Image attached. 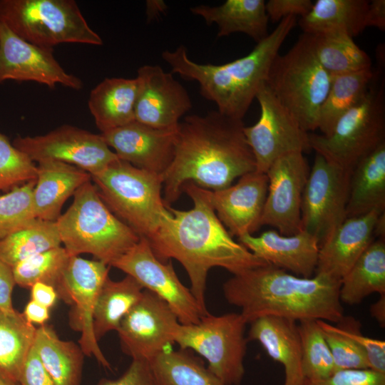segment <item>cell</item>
I'll use <instances>...</instances> for the list:
<instances>
[{
  "mask_svg": "<svg viewBox=\"0 0 385 385\" xmlns=\"http://www.w3.org/2000/svg\"><path fill=\"white\" fill-rule=\"evenodd\" d=\"M0 21L18 36L42 48L103 44L73 0H0Z\"/></svg>",
  "mask_w": 385,
  "mask_h": 385,
  "instance_id": "8",
  "label": "cell"
},
{
  "mask_svg": "<svg viewBox=\"0 0 385 385\" xmlns=\"http://www.w3.org/2000/svg\"><path fill=\"white\" fill-rule=\"evenodd\" d=\"M56 222L36 219L0 240V260L13 267L38 253L61 246Z\"/></svg>",
  "mask_w": 385,
  "mask_h": 385,
  "instance_id": "37",
  "label": "cell"
},
{
  "mask_svg": "<svg viewBox=\"0 0 385 385\" xmlns=\"http://www.w3.org/2000/svg\"><path fill=\"white\" fill-rule=\"evenodd\" d=\"M385 211V143L361 159L351 171L347 217Z\"/></svg>",
  "mask_w": 385,
  "mask_h": 385,
  "instance_id": "28",
  "label": "cell"
},
{
  "mask_svg": "<svg viewBox=\"0 0 385 385\" xmlns=\"http://www.w3.org/2000/svg\"><path fill=\"white\" fill-rule=\"evenodd\" d=\"M302 345V368L305 381L326 379L336 371L330 349L317 320L298 324Z\"/></svg>",
  "mask_w": 385,
  "mask_h": 385,
  "instance_id": "38",
  "label": "cell"
},
{
  "mask_svg": "<svg viewBox=\"0 0 385 385\" xmlns=\"http://www.w3.org/2000/svg\"><path fill=\"white\" fill-rule=\"evenodd\" d=\"M56 222L71 256L88 253L109 266L140 239L106 206L91 180L75 192L72 204Z\"/></svg>",
  "mask_w": 385,
  "mask_h": 385,
  "instance_id": "5",
  "label": "cell"
},
{
  "mask_svg": "<svg viewBox=\"0 0 385 385\" xmlns=\"http://www.w3.org/2000/svg\"><path fill=\"white\" fill-rule=\"evenodd\" d=\"M247 324L240 313L220 316L208 313L197 324H180L174 342L180 349L193 351L203 357L207 369L225 385H240L245 373Z\"/></svg>",
  "mask_w": 385,
  "mask_h": 385,
  "instance_id": "10",
  "label": "cell"
},
{
  "mask_svg": "<svg viewBox=\"0 0 385 385\" xmlns=\"http://www.w3.org/2000/svg\"><path fill=\"white\" fill-rule=\"evenodd\" d=\"M35 184L36 180L26 183L0 196V240L37 219L32 202Z\"/></svg>",
  "mask_w": 385,
  "mask_h": 385,
  "instance_id": "40",
  "label": "cell"
},
{
  "mask_svg": "<svg viewBox=\"0 0 385 385\" xmlns=\"http://www.w3.org/2000/svg\"><path fill=\"white\" fill-rule=\"evenodd\" d=\"M332 78L316 58L309 35L302 34L286 53L277 56L266 84L302 128L313 132Z\"/></svg>",
  "mask_w": 385,
  "mask_h": 385,
  "instance_id": "7",
  "label": "cell"
},
{
  "mask_svg": "<svg viewBox=\"0 0 385 385\" xmlns=\"http://www.w3.org/2000/svg\"><path fill=\"white\" fill-rule=\"evenodd\" d=\"M33 346L55 385H80L85 355L80 346L43 324L36 329Z\"/></svg>",
  "mask_w": 385,
  "mask_h": 385,
  "instance_id": "30",
  "label": "cell"
},
{
  "mask_svg": "<svg viewBox=\"0 0 385 385\" xmlns=\"http://www.w3.org/2000/svg\"><path fill=\"white\" fill-rule=\"evenodd\" d=\"M383 212L346 218L319 245L315 274L341 281L375 240L376 221Z\"/></svg>",
  "mask_w": 385,
  "mask_h": 385,
  "instance_id": "23",
  "label": "cell"
},
{
  "mask_svg": "<svg viewBox=\"0 0 385 385\" xmlns=\"http://www.w3.org/2000/svg\"><path fill=\"white\" fill-rule=\"evenodd\" d=\"M155 385H225L189 349H165L149 361Z\"/></svg>",
  "mask_w": 385,
  "mask_h": 385,
  "instance_id": "35",
  "label": "cell"
},
{
  "mask_svg": "<svg viewBox=\"0 0 385 385\" xmlns=\"http://www.w3.org/2000/svg\"><path fill=\"white\" fill-rule=\"evenodd\" d=\"M53 53V48L25 41L0 21V83L9 80L34 81L50 88L59 84L81 89L82 81L66 72Z\"/></svg>",
  "mask_w": 385,
  "mask_h": 385,
  "instance_id": "18",
  "label": "cell"
},
{
  "mask_svg": "<svg viewBox=\"0 0 385 385\" xmlns=\"http://www.w3.org/2000/svg\"><path fill=\"white\" fill-rule=\"evenodd\" d=\"M374 75L371 69L332 76L319 113L318 129L322 135H328L338 120L364 98Z\"/></svg>",
  "mask_w": 385,
  "mask_h": 385,
  "instance_id": "36",
  "label": "cell"
},
{
  "mask_svg": "<svg viewBox=\"0 0 385 385\" xmlns=\"http://www.w3.org/2000/svg\"><path fill=\"white\" fill-rule=\"evenodd\" d=\"M332 325L333 329L351 339L365 353L369 369L385 374V342L364 335L360 331V323L352 317L343 318Z\"/></svg>",
  "mask_w": 385,
  "mask_h": 385,
  "instance_id": "43",
  "label": "cell"
},
{
  "mask_svg": "<svg viewBox=\"0 0 385 385\" xmlns=\"http://www.w3.org/2000/svg\"><path fill=\"white\" fill-rule=\"evenodd\" d=\"M36 328L16 309H0V377L19 385L26 358L33 346Z\"/></svg>",
  "mask_w": 385,
  "mask_h": 385,
  "instance_id": "32",
  "label": "cell"
},
{
  "mask_svg": "<svg viewBox=\"0 0 385 385\" xmlns=\"http://www.w3.org/2000/svg\"><path fill=\"white\" fill-rule=\"evenodd\" d=\"M0 385H18V384L9 382L0 377Z\"/></svg>",
  "mask_w": 385,
  "mask_h": 385,
  "instance_id": "54",
  "label": "cell"
},
{
  "mask_svg": "<svg viewBox=\"0 0 385 385\" xmlns=\"http://www.w3.org/2000/svg\"><path fill=\"white\" fill-rule=\"evenodd\" d=\"M340 284L327 276L304 278L266 265L233 275L222 290L227 302L240 308L247 324L265 316L337 324L344 317Z\"/></svg>",
  "mask_w": 385,
  "mask_h": 385,
  "instance_id": "3",
  "label": "cell"
},
{
  "mask_svg": "<svg viewBox=\"0 0 385 385\" xmlns=\"http://www.w3.org/2000/svg\"><path fill=\"white\" fill-rule=\"evenodd\" d=\"M20 385H55L41 361L34 346L31 348L21 369Z\"/></svg>",
  "mask_w": 385,
  "mask_h": 385,
  "instance_id": "47",
  "label": "cell"
},
{
  "mask_svg": "<svg viewBox=\"0 0 385 385\" xmlns=\"http://www.w3.org/2000/svg\"><path fill=\"white\" fill-rule=\"evenodd\" d=\"M71 255L59 246L30 257L12 267L16 284L31 288L41 282L56 286Z\"/></svg>",
  "mask_w": 385,
  "mask_h": 385,
  "instance_id": "39",
  "label": "cell"
},
{
  "mask_svg": "<svg viewBox=\"0 0 385 385\" xmlns=\"http://www.w3.org/2000/svg\"><path fill=\"white\" fill-rule=\"evenodd\" d=\"M308 35L316 58L332 76L372 69L371 58L348 34L331 31Z\"/></svg>",
  "mask_w": 385,
  "mask_h": 385,
  "instance_id": "34",
  "label": "cell"
},
{
  "mask_svg": "<svg viewBox=\"0 0 385 385\" xmlns=\"http://www.w3.org/2000/svg\"><path fill=\"white\" fill-rule=\"evenodd\" d=\"M312 5L311 0H269L265 1V10L269 20L279 22L289 16H305Z\"/></svg>",
  "mask_w": 385,
  "mask_h": 385,
  "instance_id": "46",
  "label": "cell"
},
{
  "mask_svg": "<svg viewBox=\"0 0 385 385\" xmlns=\"http://www.w3.org/2000/svg\"><path fill=\"white\" fill-rule=\"evenodd\" d=\"M255 98L260 108L258 120L245 126L244 134L256 163V171L266 173L279 158L292 153L310 151L309 133L282 106L266 82Z\"/></svg>",
  "mask_w": 385,
  "mask_h": 385,
  "instance_id": "12",
  "label": "cell"
},
{
  "mask_svg": "<svg viewBox=\"0 0 385 385\" xmlns=\"http://www.w3.org/2000/svg\"><path fill=\"white\" fill-rule=\"evenodd\" d=\"M190 10L207 25L217 24V37L242 33L257 43L268 35L269 18L264 0H227L220 6L199 5Z\"/></svg>",
  "mask_w": 385,
  "mask_h": 385,
  "instance_id": "27",
  "label": "cell"
},
{
  "mask_svg": "<svg viewBox=\"0 0 385 385\" xmlns=\"http://www.w3.org/2000/svg\"><path fill=\"white\" fill-rule=\"evenodd\" d=\"M108 272L109 265L101 261L71 256L55 289L58 298L71 307L69 324L81 333L78 344L83 354L111 369L93 332V312Z\"/></svg>",
  "mask_w": 385,
  "mask_h": 385,
  "instance_id": "11",
  "label": "cell"
},
{
  "mask_svg": "<svg viewBox=\"0 0 385 385\" xmlns=\"http://www.w3.org/2000/svg\"><path fill=\"white\" fill-rule=\"evenodd\" d=\"M138 84L137 77L106 78L91 90L88 107L101 133L135 120Z\"/></svg>",
  "mask_w": 385,
  "mask_h": 385,
  "instance_id": "26",
  "label": "cell"
},
{
  "mask_svg": "<svg viewBox=\"0 0 385 385\" xmlns=\"http://www.w3.org/2000/svg\"><path fill=\"white\" fill-rule=\"evenodd\" d=\"M12 144L34 163L59 161L76 166L91 175L119 159L101 133L67 124L43 135H18Z\"/></svg>",
  "mask_w": 385,
  "mask_h": 385,
  "instance_id": "14",
  "label": "cell"
},
{
  "mask_svg": "<svg viewBox=\"0 0 385 385\" xmlns=\"http://www.w3.org/2000/svg\"><path fill=\"white\" fill-rule=\"evenodd\" d=\"M370 313L384 327L385 325V294L380 295L378 301L370 307Z\"/></svg>",
  "mask_w": 385,
  "mask_h": 385,
  "instance_id": "52",
  "label": "cell"
},
{
  "mask_svg": "<svg viewBox=\"0 0 385 385\" xmlns=\"http://www.w3.org/2000/svg\"><path fill=\"white\" fill-rule=\"evenodd\" d=\"M268 189L266 173L256 170L224 189L210 191L214 210L231 236L252 235L260 226Z\"/></svg>",
  "mask_w": 385,
  "mask_h": 385,
  "instance_id": "21",
  "label": "cell"
},
{
  "mask_svg": "<svg viewBox=\"0 0 385 385\" xmlns=\"http://www.w3.org/2000/svg\"><path fill=\"white\" fill-rule=\"evenodd\" d=\"M31 299L39 304L51 309L53 307L58 298L56 289L49 284L41 282L35 283L31 286Z\"/></svg>",
  "mask_w": 385,
  "mask_h": 385,
  "instance_id": "49",
  "label": "cell"
},
{
  "mask_svg": "<svg viewBox=\"0 0 385 385\" xmlns=\"http://www.w3.org/2000/svg\"><path fill=\"white\" fill-rule=\"evenodd\" d=\"M177 130L178 127L158 129L135 120L101 135L120 160L163 175L173 158Z\"/></svg>",
  "mask_w": 385,
  "mask_h": 385,
  "instance_id": "20",
  "label": "cell"
},
{
  "mask_svg": "<svg viewBox=\"0 0 385 385\" xmlns=\"http://www.w3.org/2000/svg\"><path fill=\"white\" fill-rule=\"evenodd\" d=\"M133 277L165 301L182 324H197L206 315L190 289L178 277L171 261H160L148 240H140L111 265ZM208 314V313H207Z\"/></svg>",
  "mask_w": 385,
  "mask_h": 385,
  "instance_id": "15",
  "label": "cell"
},
{
  "mask_svg": "<svg viewBox=\"0 0 385 385\" xmlns=\"http://www.w3.org/2000/svg\"><path fill=\"white\" fill-rule=\"evenodd\" d=\"M238 242L261 260L298 277L314 276L319 243L312 234L304 230L283 235L267 230L259 236L245 235Z\"/></svg>",
  "mask_w": 385,
  "mask_h": 385,
  "instance_id": "22",
  "label": "cell"
},
{
  "mask_svg": "<svg viewBox=\"0 0 385 385\" xmlns=\"http://www.w3.org/2000/svg\"><path fill=\"white\" fill-rule=\"evenodd\" d=\"M304 385H385V374L370 369H344L318 381H305Z\"/></svg>",
  "mask_w": 385,
  "mask_h": 385,
  "instance_id": "44",
  "label": "cell"
},
{
  "mask_svg": "<svg viewBox=\"0 0 385 385\" xmlns=\"http://www.w3.org/2000/svg\"><path fill=\"white\" fill-rule=\"evenodd\" d=\"M250 324L247 341L259 342L273 360L283 366V385H304L301 339L297 322L283 317L265 316Z\"/></svg>",
  "mask_w": 385,
  "mask_h": 385,
  "instance_id": "24",
  "label": "cell"
},
{
  "mask_svg": "<svg viewBox=\"0 0 385 385\" xmlns=\"http://www.w3.org/2000/svg\"><path fill=\"white\" fill-rule=\"evenodd\" d=\"M16 282L12 267L0 260V309L15 310L12 304V292Z\"/></svg>",
  "mask_w": 385,
  "mask_h": 385,
  "instance_id": "48",
  "label": "cell"
},
{
  "mask_svg": "<svg viewBox=\"0 0 385 385\" xmlns=\"http://www.w3.org/2000/svg\"><path fill=\"white\" fill-rule=\"evenodd\" d=\"M36 179L34 162L0 132V190L10 191Z\"/></svg>",
  "mask_w": 385,
  "mask_h": 385,
  "instance_id": "41",
  "label": "cell"
},
{
  "mask_svg": "<svg viewBox=\"0 0 385 385\" xmlns=\"http://www.w3.org/2000/svg\"><path fill=\"white\" fill-rule=\"evenodd\" d=\"M366 26L385 30V1L372 0L369 1L366 15Z\"/></svg>",
  "mask_w": 385,
  "mask_h": 385,
  "instance_id": "50",
  "label": "cell"
},
{
  "mask_svg": "<svg viewBox=\"0 0 385 385\" xmlns=\"http://www.w3.org/2000/svg\"><path fill=\"white\" fill-rule=\"evenodd\" d=\"M182 191L192 199L193 207L178 210L168 206L172 216L147 240L160 261L175 259L183 265L190 279L192 294L207 314L205 290L210 269L224 268L235 275L269 264L234 240L214 210L211 190L188 182Z\"/></svg>",
  "mask_w": 385,
  "mask_h": 385,
  "instance_id": "1",
  "label": "cell"
},
{
  "mask_svg": "<svg viewBox=\"0 0 385 385\" xmlns=\"http://www.w3.org/2000/svg\"><path fill=\"white\" fill-rule=\"evenodd\" d=\"M376 73L364 98L345 113L328 135L309 133L311 149L349 172L385 143V86Z\"/></svg>",
  "mask_w": 385,
  "mask_h": 385,
  "instance_id": "9",
  "label": "cell"
},
{
  "mask_svg": "<svg viewBox=\"0 0 385 385\" xmlns=\"http://www.w3.org/2000/svg\"><path fill=\"white\" fill-rule=\"evenodd\" d=\"M373 293L385 294V240H374L341 279L342 303H361Z\"/></svg>",
  "mask_w": 385,
  "mask_h": 385,
  "instance_id": "31",
  "label": "cell"
},
{
  "mask_svg": "<svg viewBox=\"0 0 385 385\" xmlns=\"http://www.w3.org/2000/svg\"><path fill=\"white\" fill-rule=\"evenodd\" d=\"M367 0H317L299 20L306 34L338 31L354 38L366 28Z\"/></svg>",
  "mask_w": 385,
  "mask_h": 385,
  "instance_id": "29",
  "label": "cell"
},
{
  "mask_svg": "<svg viewBox=\"0 0 385 385\" xmlns=\"http://www.w3.org/2000/svg\"><path fill=\"white\" fill-rule=\"evenodd\" d=\"M180 324L165 301L144 289L116 332L125 354L133 359L149 362L175 343V330Z\"/></svg>",
  "mask_w": 385,
  "mask_h": 385,
  "instance_id": "16",
  "label": "cell"
},
{
  "mask_svg": "<svg viewBox=\"0 0 385 385\" xmlns=\"http://www.w3.org/2000/svg\"><path fill=\"white\" fill-rule=\"evenodd\" d=\"M144 288L133 277L106 279L93 312V332L98 342L106 334L116 331L123 318L140 299Z\"/></svg>",
  "mask_w": 385,
  "mask_h": 385,
  "instance_id": "33",
  "label": "cell"
},
{
  "mask_svg": "<svg viewBox=\"0 0 385 385\" xmlns=\"http://www.w3.org/2000/svg\"><path fill=\"white\" fill-rule=\"evenodd\" d=\"M296 22V16L284 18L247 55L225 64L195 62L183 45L161 56L173 73L197 81L202 96L215 103L220 113L242 120Z\"/></svg>",
  "mask_w": 385,
  "mask_h": 385,
  "instance_id": "4",
  "label": "cell"
},
{
  "mask_svg": "<svg viewBox=\"0 0 385 385\" xmlns=\"http://www.w3.org/2000/svg\"><path fill=\"white\" fill-rule=\"evenodd\" d=\"M317 322L330 349L336 371L369 369L365 353L354 341L334 331L329 322Z\"/></svg>",
  "mask_w": 385,
  "mask_h": 385,
  "instance_id": "42",
  "label": "cell"
},
{
  "mask_svg": "<svg viewBox=\"0 0 385 385\" xmlns=\"http://www.w3.org/2000/svg\"><path fill=\"white\" fill-rule=\"evenodd\" d=\"M50 309L31 299L22 312L28 322L32 324L43 325L50 318Z\"/></svg>",
  "mask_w": 385,
  "mask_h": 385,
  "instance_id": "51",
  "label": "cell"
},
{
  "mask_svg": "<svg viewBox=\"0 0 385 385\" xmlns=\"http://www.w3.org/2000/svg\"><path fill=\"white\" fill-rule=\"evenodd\" d=\"M166 9V5L163 1H148L146 2L148 20L158 18Z\"/></svg>",
  "mask_w": 385,
  "mask_h": 385,
  "instance_id": "53",
  "label": "cell"
},
{
  "mask_svg": "<svg viewBox=\"0 0 385 385\" xmlns=\"http://www.w3.org/2000/svg\"><path fill=\"white\" fill-rule=\"evenodd\" d=\"M350 174L316 153L302 195L301 230L319 245L346 218Z\"/></svg>",
  "mask_w": 385,
  "mask_h": 385,
  "instance_id": "13",
  "label": "cell"
},
{
  "mask_svg": "<svg viewBox=\"0 0 385 385\" xmlns=\"http://www.w3.org/2000/svg\"><path fill=\"white\" fill-rule=\"evenodd\" d=\"M91 176L106 206L140 237L150 238L172 216L162 197V175L118 159Z\"/></svg>",
  "mask_w": 385,
  "mask_h": 385,
  "instance_id": "6",
  "label": "cell"
},
{
  "mask_svg": "<svg viewBox=\"0 0 385 385\" xmlns=\"http://www.w3.org/2000/svg\"><path fill=\"white\" fill-rule=\"evenodd\" d=\"M96 385H155L150 364L145 360L133 359L131 364L117 379H103Z\"/></svg>",
  "mask_w": 385,
  "mask_h": 385,
  "instance_id": "45",
  "label": "cell"
},
{
  "mask_svg": "<svg viewBox=\"0 0 385 385\" xmlns=\"http://www.w3.org/2000/svg\"><path fill=\"white\" fill-rule=\"evenodd\" d=\"M91 180L88 173L72 165L54 160L38 163L32 193L36 218L56 222L64 202Z\"/></svg>",
  "mask_w": 385,
  "mask_h": 385,
  "instance_id": "25",
  "label": "cell"
},
{
  "mask_svg": "<svg viewBox=\"0 0 385 385\" xmlns=\"http://www.w3.org/2000/svg\"><path fill=\"white\" fill-rule=\"evenodd\" d=\"M158 65H144L137 71L138 91L135 119L158 129L176 128L192 108L188 91Z\"/></svg>",
  "mask_w": 385,
  "mask_h": 385,
  "instance_id": "19",
  "label": "cell"
},
{
  "mask_svg": "<svg viewBox=\"0 0 385 385\" xmlns=\"http://www.w3.org/2000/svg\"><path fill=\"white\" fill-rule=\"evenodd\" d=\"M302 153L284 155L269 168L268 189L260 226L269 225L283 235L301 230V206L310 168Z\"/></svg>",
  "mask_w": 385,
  "mask_h": 385,
  "instance_id": "17",
  "label": "cell"
},
{
  "mask_svg": "<svg viewBox=\"0 0 385 385\" xmlns=\"http://www.w3.org/2000/svg\"><path fill=\"white\" fill-rule=\"evenodd\" d=\"M244 128L242 120L217 110L205 115H189L180 121L173 158L162 175L163 198L167 207L180 197L188 182L215 191L256 170Z\"/></svg>",
  "mask_w": 385,
  "mask_h": 385,
  "instance_id": "2",
  "label": "cell"
}]
</instances>
